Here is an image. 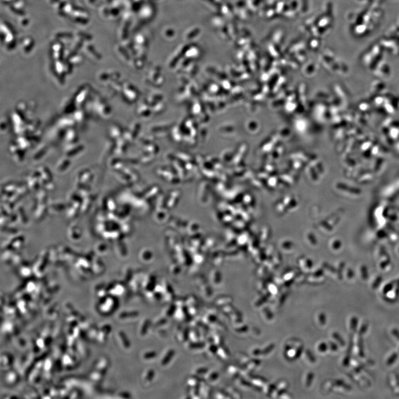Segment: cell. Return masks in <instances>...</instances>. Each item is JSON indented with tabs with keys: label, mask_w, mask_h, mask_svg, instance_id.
<instances>
[{
	"label": "cell",
	"mask_w": 399,
	"mask_h": 399,
	"mask_svg": "<svg viewBox=\"0 0 399 399\" xmlns=\"http://www.w3.org/2000/svg\"><path fill=\"white\" fill-rule=\"evenodd\" d=\"M397 358V354L394 353L387 360V364L389 365H392L393 363H394V361H396Z\"/></svg>",
	"instance_id": "obj_3"
},
{
	"label": "cell",
	"mask_w": 399,
	"mask_h": 399,
	"mask_svg": "<svg viewBox=\"0 0 399 399\" xmlns=\"http://www.w3.org/2000/svg\"><path fill=\"white\" fill-rule=\"evenodd\" d=\"M173 355H174V353L173 354V352H170V353H168V354H167V355L165 357V358H164L163 360V362H162V363H163V365H166V364H167V363H168V361H169L171 360V357L173 356Z\"/></svg>",
	"instance_id": "obj_4"
},
{
	"label": "cell",
	"mask_w": 399,
	"mask_h": 399,
	"mask_svg": "<svg viewBox=\"0 0 399 399\" xmlns=\"http://www.w3.org/2000/svg\"><path fill=\"white\" fill-rule=\"evenodd\" d=\"M358 348H359V354L361 357L364 356V351L362 339L359 338L358 341Z\"/></svg>",
	"instance_id": "obj_1"
},
{
	"label": "cell",
	"mask_w": 399,
	"mask_h": 399,
	"mask_svg": "<svg viewBox=\"0 0 399 399\" xmlns=\"http://www.w3.org/2000/svg\"><path fill=\"white\" fill-rule=\"evenodd\" d=\"M156 356V353L154 352H149V353H146L144 355V358L145 359H150L155 357Z\"/></svg>",
	"instance_id": "obj_5"
},
{
	"label": "cell",
	"mask_w": 399,
	"mask_h": 399,
	"mask_svg": "<svg viewBox=\"0 0 399 399\" xmlns=\"http://www.w3.org/2000/svg\"><path fill=\"white\" fill-rule=\"evenodd\" d=\"M392 332L393 335L395 336L397 339H398L399 340V331L397 329H394Z\"/></svg>",
	"instance_id": "obj_6"
},
{
	"label": "cell",
	"mask_w": 399,
	"mask_h": 399,
	"mask_svg": "<svg viewBox=\"0 0 399 399\" xmlns=\"http://www.w3.org/2000/svg\"><path fill=\"white\" fill-rule=\"evenodd\" d=\"M358 326V319L356 317H353L351 320V329L353 331H356Z\"/></svg>",
	"instance_id": "obj_2"
}]
</instances>
